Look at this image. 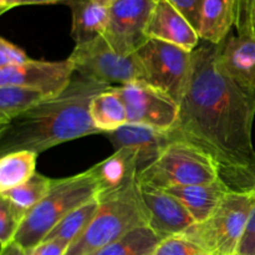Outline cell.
I'll list each match as a JSON object with an SVG mask.
<instances>
[{
  "mask_svg": "<svg viewBox=\"0 0 255 255\" xmlns=\"http://www.w3.org/2000/svg\"><path fill=\"white\" fill-rule=\"evenodd\" d=\"M201 41L192 51L178 120L169 133L206 152L229 188L248 191L255 187V94L242 89L223 71L219 44Z\"/></svg>",
  "mask_w": 255,
  "mask_h": 255,
  "instance_id": "cell-1",
  "label": "cell"
},
{
  "mask_svg": "<svg viewBox=\"0 0 255 255\" xmlns=\"http://www.w3.org/2000/svg\"><path fill=\"white\" fill-rule=\"evenodd\" d=\"M110 86L77 75L66 89L45 97L7 124L0 139V157L11 152L40 154L64 142L100 133L90 117V104Z\"/></svg>",
  "mask_w": 255,
  "mask_h": 255,
  "instance_id": "cell-2",
  "label": "cell"
},
{
  "mask_svg": "<svg viewBox=\"0 0 255 255\" xmlns=\"http://www.w3.org/2000/svg\"><path fill=\"white\" fill-rule=\"evenodd\" d=\"M97 194L99 186L91 168L66 178L52 179L46 196L25 214L14 242L26 252L32 251L62 218Z\"/></svg>",
  "mask_w": 255,
  "mask_h": 255,
  "instance_id": "cell-3",
  "label": "cell"
},
{
  "mask_svg": "<svg viewBox=\"0 0 255 255\" xmlns=\"http://www.w3.org/2000/svg\"><path fill=\"white\" fill-rule=\"evenodd\" d=\"M137 183L119 192L97 196L96 214L86 231L70 244L65 255H94L128 232L147 226Z\"/></svg>",
  "mask_w": 255,
  "mask_h": 255,
  "instance_id": "cell-4",
  "label": "cell"
},
{
  "mask_svg": "<svg viewBox=\"0 0 255 255\" xmlns=\"http://www.w3.org/2000/svg\"><path fill=\"white\" fill-rule=\"evenodd\" d=\"M254 188L229 191L213 213L181 234L208 255H236L254 203Z\"/></svg>",
  "mask_w": 255,
  "mask_h": 255,
  "instance_id": "cell-5",
  "label": "cell"
},
{
  "mask_svg": "<svg viewBox=\"0 0 255 255\" xmlns=\"http://www.w3.org/2000/svg\"><path fill=\"white\" fill-rule=\"evenodd\" d=\"M213 159L192 143L173 139L158 157L138 174V181L168 189L172 187L209 183L219 179Z\"/></svg>",
  "mask_w": 255,
  "mask_h": 255,
  "instance_id": "cell-6",
  "label": "cell"
},
{
  "mask_svg": "<svg viewBox=\"0 0 255 255\" xmlns=\"http://www.w3.org/2000/svg\"><path fill=\"white\" fill-rule=\"evenodd\" d=\"M67 59L74 65L75 72L110 87L142 81V66L136 52L119 54L104 36L76 45Z\"/></svg>",
  "mask_w": 255,
  "mask_h": 255,
  "instance_id": "cell-7",
  "label": "cell"
},
{
  "mask_svg": "<svg viewBox=\"0 0 255 255\" xmlns=\"http://www.w3.org/2000/svg\"><path fill=\"white\" fill-rule=\"evenodd\" d=\"M142 66V81L181 101L192 67V52L176 45L148 39L136 51Z\"/></svg>",
  "mask_w": 255,
  "mask_h": 255,
  "instance_id": "cell-8",
  "label": "cell"
},
{
  "mask_svg": "<svg viewBox=\"0 0 255 255\" xmlns=\"http://www.w3.org/2000/svg\"><path fill=\"white\" fill-rule=\"evenodd\" d=\"M124 100L127 124L142 125L168 132L178 120L179 105L171 96L144 81L115 87Z\"/></svg>",
  "mask_w": 255,
  "mask_h": 255,
  "instance_id": "cell-9",
  "label": "cell"
},
{
  "mask_svg": "<svg viewBox=\"0 0 255 255\" xmlns=\"http://www.w3.org/2000/svg\"><path fill=\"white\" fill-rule=\"evenodd\" d=\"M157 0H115L109 6L104 37L121 55H132L148 40L147 29Z\"/></svg>",
  "mask_w": 255,
  "mask_h": 255,
  "instance_id": "cell-10",
  "label": "cell"
},
{
  "mask_svg": "<svg viewBox=\"0 0 255 255\" xmlns=\"http://www.w3.org/2000/svg\"><path fill=\"white\" fill-rule=\"evenodd\" d=\"M74 75V65L69 59L62 61L29 59L0 67V87L32 90L50 97L64 91Z\"/></svg>",
  "mask_w": 255,
  "mask_h": 255,
  "instance_id": "cell-11",
  "label": "cell"
},
{
  "mask_svg": "<svg viewBox=\"0 0 255 255\" xmlns=\"http://www.w3.org/2000/svg\"><path fill=\"white\" fill-rule=\"evenodd\" d=\"M137 193L147 226L162 239L181 236L194 224V219L188 211L166 189L138 181Z\"/></svg>",
  "mask_w": 255,
  "mask_h": 255,
  "instance_id": "cell-12",
  "label": "cell"
},
{
  "mask_svg": "<svg viewBox=\"0 0 255 255\" xmlns=\"http://www.w3.org/2000/svg\"><path fill=\"white\" fill-rule=\"evenodd\" d=\"M219 64L223 71L246 91L255 94V34L228 35L219 44Z\"/></svg>",
  "mask_w": 255,
  "mask_h": 255,
  "instance_id": "cell-13",
  "label": "cell"
},
{
  "mask_svg": "<svg viewBox=\"0 0 255 255\" xmlns=\"http://www.w3.org/2000/svg\"><path fill=\"white\" fill-rule=\"evenodd\" d=\"M148 39L161 40L192 52L201 42L198 31L168 0H157L147 29Z\"/></svg>",
  "mask_w": 255,
  "mask_h": 255,
  "instance_id": "cell-14",
  "label": "cell"
},
{
  "mask_svg": "<svg viewBox=\"0 0 255 255\" xmlns=\"http://www.w3.org/2000/svg\"><path fill=\"white\" fill-rule=\"evenodd\" d=\"M106 134L115 147V151L127 148L136 153L139 173L161 154L169 142L174 139L169 131L163 132L134 124H126L116 131Z\"/></svg>",
  "mask_w": 255,
  "mask_h": 255,
  "instance_id": "cell-15",
  "label": "cell"
},
{
  "mask_svg": "<svg viewBox=\"0 0 255 255\" xmlns=\"http://www.w3.org/2000/svg\"><path fill=\"white\" fill-rule=\"evenodd\" d=\"M91 169L99 186L97 196L119 192L138 182V159L131 149H116L109 158L95 164Z\"/></svg>",
  "mask_w": 255,
  "mask_h": 255,
  "instance_id": "cell-16",
  "label": "cell"
},
{
  "mask_svg": "<svg viewBox=\"0 0 255 255\" xmlns=\"http://www.w3.org/2000/svg\"><path fill=\"white\" fill-rule=\"evenodd\" d=\"M166 191L181 202L194 219V223H201L213 213L232 189L219 178L209 183L172 187Z\"/></svg>",
  "mask_w": 255,
  "mask_h": 255,
  "instance_id": "cell-17",
  "label": "cell"
},
{
  "mask_svg": "<svg viewBox=\"0 0 255 255\" xmlns=\"http://www.w3.org/2000/svg\"><path fill=\"white\" fill-rule=\"evenodd\" d=\"M66 4L72 12L71 37L76 45L104 36L109 22V6L95 0H70Z\"/></svg>",
  "mask_w": 255,
  "mask_h": 255,
  "instance_id": "cell-18",
  "label": "cell"
},
{
  "mask_svg": "<svg viewBox=\"0 0 255 255\" xmlns=\"http://www.w3.org/2000/svg\"><path fill=\"white\" fill-rule=\"evenodd\" d=\"M236 15L237 0H204L198 31L201 40L221 44L236 25Z\"/></svg>",
  "mask_w": 255,
  "mask_h": 255,
  "instance_id": "cell-19",
  "label": "cell"
},
{
  "mask_svg": "<svg viewBox=\"0 0 255 255\" xmlns=\"http://www.w3.org/2000/svg\"><path fill=\"white\" fill-rule=\"evenodd\" d=\"M90 117L100 133H110L127 124L124 100L115 87L104 90L92 99Z\"/></svg>",
  "mask_w": 255,
  "mask_h": 255,
  "instance_id": "cell-20",
  "label": "cell"
},
{
  "mask_svg": "<svg viewBox=\"0 0 255 255\" xmlns=\"http://www.w3.org/2000/svg\"><path fill=\"white\" fill-rule=\"evenodd\" d=\"M37 154L30 151L11 152L0 157V194L14 189L36 173Z\"/></svg>",
  "mask_w": 255,
  "mask_h": 255,
  "instance_id": "cell-21",
  "label": "cell"
},
{
  "mask_svg": "<svg viewBox=\"0 0 255 255\" xmlns=\"http://www.w3.org/2000/svg\"><path fill=\"white\" fill-rule=\"evenodd\" d=\"M162 242L148 226L138 227L94 255H152Z\"/></svg>",
  "mask_w": 255,
  "mask_h": 255,
  "instance_id": "cell-22",
  "label": "cell"
},
{
  "mask_svg": "<svg viewBox=\"0 0 255 255\" xmlns=\"http://www.w3.org/2000/svg\"><path fill=\"white\" fill-rule=\"evenodd\" d=\"M99 208V199L94 198L86 202L82 206L77 207L72 212H70L65 218H62L51 232L47 234L44 241H52V239H60V241L69 242L70 244L76 241L91 223L92 218L96 214Z\"/></svg>",
  "mask_w": 255,
  "mask_h": 255,
  "instance_id": "cell-23",
  "label": "cell"
},
{
  "mask_svg": "<svg viewBox=\"0 0 255 255\" xmlns=\"http://www.w3.org/2000/svg\"><path fill=\"white\" fill-rule=\"evenodd\" d=\"M51 184V178L36 172L34 176L30 177L26 182L20 184L19 187L10 189V191L1 194L9 198L21 211L27 213L32 207L36 206L46 196L47 192L50 191Z\"/></svg>",
  "mask_w": 255,
  "mask_h": 255,
  "instance_id": "cell-24",
  "label": "cell"
},
{
  "mask_svg": "<svg viewBox=\"0 0 255 255\" xmlns=\"http://www.w3.org/2000/svg\"><path fill=\"white\" fill-rule=\"evenodd\" d=\"M45 97L49 96L32 90L0 87V121L10 122Z\"/></svg>",
  "mask_w": 255,
  "mask_h": 255,
  "instance_id": "cell-25",
  "label": "cell"
},
{
  "mask_svg": "<svg viewBox=\"0 0 255 255\" xmlns=\"http://www.w3.org/2000/svg\"><path fill=\"white\" fill-rule=\"evenodd\" d=\"M25 214L9 198L0 194V247L14 242Z\"/></svg>",
  "mask_w": 255,
  "mask_h": 255,
  "instance_id": "cell-26",
  "label": "cell"
},
{
  "mask_svg": "<svg viewBox=\"0 0 255 255\" xmlns=\"http://www.w3.org/2000/svg\"><path fill=\"white\" fill-rule=\"evenodd\" d=\"M152 255H208L198 246L183 236L168 237L162 239Z\"/></svg>",
  "mask_w": 255,
  "mask_h": 255,
  "instance_id": "cell-27",
  "label": "cell"
},
{
  "mask_svg": "<svg viewBox=\"0 0 255 255\" xmlns=\"http://www.w3.org/2000/svg\"><path fill=\"white\" fill-rule=\"evenodd\" d=\"M168 1L186 16V19L191 22L197 31H199L204 0H168Z\"/></svg>",
  "mask_w": 255,
  "mask_h": 255,
  "instance_id": "cell-28",
  "label": "cell"
},
{
  "mask_svg": "<svg viewBox=\"0 0 255 255\" xmlns=\"http://www.w3.org/2000/svg\"><path fill=\"white\" fill-rule=\"evenodd\" d=\"M26 60H29V57L19 46L0 36V67L19 64V62H24Z\"/></svg>",
  "mask_w": 255,
  "mask_h": 255,
  "instance_id": "cell-29",
  "label": "cell"
},
{
  "mask_svg": "<svg viewBox=\"0 0 255 255\" xmlns=\"http://www.w3.org/2000/svg\"><path fill=\"white\" fill-rule=\"evenodd\" d=\"M238 254L255 255V196L253 207H252L251 214H249L248 222H247L246 231H244L241 244H239Z\"/></svg>",
  "mask_w": 255,
  "mask_h": 255,
  "instance_id": "cell-30",
  "label": "cell"
},
{
  "mask_svg": "<svg viewBox=\"0 0 255 255\" xmlns=\"http://www.w3.org/2000/svg\"><path fill=\"white\" fill-rule=\"evenodd\" d=\"M70 243L60 239L44 241L29 252V255H65L69 249Z\"/></svg>",
  "mask_w": 255,
  "mask_h": 255,
  "instance_id": "cell-31",
  "label": "cell"
},
{
  "mask_svg": "<svg viewBox=\"0 0 255 255\" xmlns=\"http://www.w3.org/2000/svg\"><path fill=\"white\" fill-rule=\"evenodd\" d=\"M238 32H254L255 34V0H252L248 14L241 26L237 27Z\"/></svg>",
  "mask_w": 255,
  "mask_h": 255,
  "instance_id": "cell-32",
  "label": "cell"
},
{
  "mask_svg": "<svg viewBox=\"0 0 255 255\" xmlns=\"http://www.w3.org/2000/svg\"><path fill=\"white\" fill-rule=\"evenodd\" d=\"M67 1H70V0H7V7L12 9V7L21 6V5H45Z\"/></svg>",
  "mask_w": 255,
  "mask_h": 255,
  "instance_id": "cell-33",
  "label": "cell"
},
{
  "mask_svg": "<svg viewBox=\"0 0 255 255\" xmlns=\"http://www.w3.org/2000/svg\"><path fill=\"white\" fill-rule=\"evenodd\" d=\"M252 0H237V15H236V25L234 26L238 27L243 24L246 20L247 14H248L249 6H251Z\"/></svg>",
  "mask_w": 255,
  "mask_h": 255,
  "instance_id": "cell-34",
  "label": "cell"
},
{
  "mask_svg": "<svg viewBox=\"0 0 255 255\" xmlns=\"http://www.w3.org/2000/svg\"><path fill=\"white\" fill-rule=\"evenodd\" d=\"M0 255H29V252L22 249L15 242H11L7 246L0 247Z\"/></svg>",
  "mask_w": 255,
  "mask_h": 255,
  "instance_id": "cell-35",
  "label": "cell"
},
{
  "mask_svg": "<svg viewBox=\"0 0 255 255\" xmlns=\"http://www.w3.org/2000/svg\"><path fill=\"white\" fill-rule=\"evenodd\" d=\"M7 10H9V7H7V0H0V15L4 14Z\"/></svg>",
  "mask_w": 255,
  "mask_h": 255,
  "instance_id": "cell-36",
  "label": "cell"
},
{
  "mask_svg": "<svg viewBox=\"0 0 255 255\" xmlns=\"http://www.w3.org/2000/svg\"><path fill=\"white\" fill-rule=\"evenodd\" d=\"M7 124H9V122L0 121V139H1V136H2V134H4L5 129H6V127H7Z\"/></svg>",
  "mask_w": 255,
  "mask_h": 255,
  "instance_id": "cell-37",
  "label": "cell"
},
{
  "mask_svg": "<svg viewBox=\"0 0 255 255\" xmlns=\"http://www.w3.org/2000/svg\"><path fill=\"white\" fill-rule=\"evenodd\" d=\"M95 1L99 2V4L105 5V6H110V5H111L115 0H95Z\"/></svg>",
  "mask_w": 255,
  "mask_h": 255,
  "instance_id": "cell-38",
  "label": "cell"
},
{
  "mask_svg": "<svg viewBox=\"0 0 255 255\" xmlns=\"http://www.w3.org/2000/svg\"><path fill=\"white\" fill-rule=\"evenodd\" d=\"M236 255H243V254H238V253H237V254H236Z\"/></svg>",
  "mask_w": 255,
  "mask_h": 255,
  "instance_id": "cell-39",
  "label": "cell"
}]
</instances>
